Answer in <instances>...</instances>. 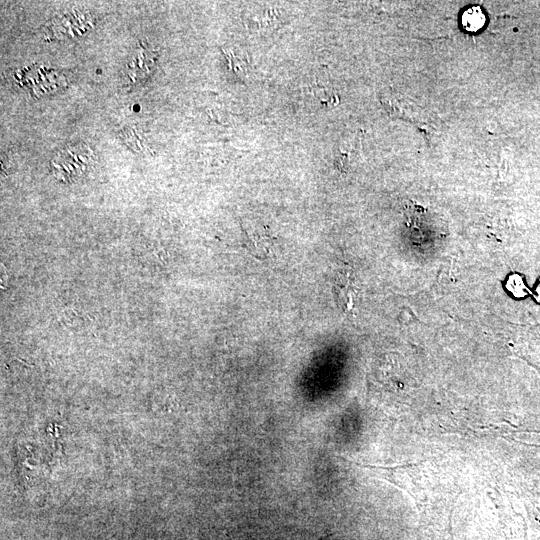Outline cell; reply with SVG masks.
Listing matches in <instances>:
<instances>
[{"label": "cell", "mask_w": 540, "mask_h": 540, "mask_svg": "<svg viewBox=\"0 0 540 540\" xmlns=\"http://www.w3.org/2000/svg\"><path fill=\"white\" fill-rule=\"evenodd\" d=\"M244 243L252 255L259 259L266 258L271 251V239L268 233L255 226H244Z\"/></svg>", "instance_id": "obj_1"}, {"label": "cell", "mask_w": 540, "mask_h": 540, "mask_svg": "<svg viewBox=\"0 0 540 540\" xmlns=\"http://www.w3.org/2000/svg\"><path fill=\"white\" fill-rule=\"evenodd\" d=\"M337 302L343 311H350L353 307L354 292L352 279L348 274L339 273L334 285Z\"/></svg>", "instance_id": "obj_2"}, {"label": "cell", "mask_w": 540, "mask_h": 540, "mask_svg": "<svg viewBox=\"0 0 540 540\" xmlns=\"http://www.w3.org/2000/svg\"><path fill=\"white\" fill-rule=\"evenodd\" d=\"M534 297H535L536 301L540 303V280H539L538 284L536 285L535 292H534Z\"/></svg>", "instance_id": "obj_5"}, {"label": "cell", "mask_w": 540, "mask_h": 540, "mask_svg": "<svg viewBox=\"0 0 540 540\" xmlns=\"http://www.w3.org/2000/svg\"><path fill=\"white\" fill-rule=\"evenodd\" d=\"M319 540H329V538L328 537H323V538H321Z\"/></svg>", "instance_id": "obj_6"}, {"label": "cell", "mask_w": 540, "mask_h": 540, "mask_svg": "<svg viewBox=\"0 0 540 540\" xmlns=\"http://www.w3.org/2000/svg\"><path fill=\"white\" fill-rule=\"evenodd\" d=\"M509 283L511 285L510 290L515 296L522 298L529 293V290L527 289L522 276L518 274L513 275L510 278Z\"/></svg>", "instance_id": "obj_4"}, {"label": "cell", "mask_w": 540, "mask_h": 540, "mask_svg": "<svg viewBox=\"0 0 540 540\" xmlns=\"http://www.w3.org/2000/svg\"><path fill=\"white\" fill-rule=\"evenodd\" d=\"M486 23V16L479 6L467 8L461 15V24L468 32H477Z\"/></svg>", "instance_id": "obj_3"}]
</instances>
